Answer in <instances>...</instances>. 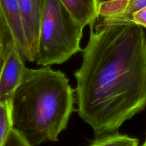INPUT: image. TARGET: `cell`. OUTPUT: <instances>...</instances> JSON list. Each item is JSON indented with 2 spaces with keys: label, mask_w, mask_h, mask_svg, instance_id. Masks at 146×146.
<instances>
[{
  "label": "cell",
  "mask_w": 146,
  "mask_h": 146,
  "mask_svg": "<svg viewBox=\"0 0 146 146\" xmlns=\"http://www.w3.org/2000/svg\"><path fill=\"white\" fill-rule=\"evenodd\" d=\"M90 29L76 96L78 115L98 137L118 133L146 106V34L133 23Z\"/></svg>",
  "instance_id": "obj_1"
},
{
  "label": "cell",
  "mask_w": 146,
  "mask_h": 146,
  "mask_svg": "<svg viewBox=\"0 0 146 146\" xmlns=\"http://www.w3.org/2000/svg\"><path fill=\"white\" fill-rule=\"evenodd\" d=\"M75 101L65 74L49 67H26L11 100L12 128L31 145L58 140L65 130Z\"/></svg>",
  "instance_id": "obj_2"
},
{
  "label": "cell",
  "mask_w": 146,
  "mask_h": 146,
  "mask_svg": "<svg viewBox=\"0 0 146 146\" xmlns=\"http://www.w3.org/2000/svg\"><path fill=\"white\" fill-rule=\"evenodd\" d=\"M84 28L60 0H44L34 62L42 67L65 62L81 51Z\"/></svg>",
  "instance_id": "obj_3"
},
{
  "label": "cell",
  "mask_w": 146,
  "mask_h": 146,
  "mask_svg": "<svg viewBox=\"0 0 146 146\" xmlns=\"http://www.w3.org/2000/svg\"><path fill=\"white\" fill-rule=\"evenodd\" d=\"M24 57L14 44L0 74V103L11 102L25 71Z\"/></svg>",
  "instance_id": "obj_4"
},
{
  "label": "cell",
  "mask_w": 146,
  "mask_h": 146,
  "mask_svg": "<svg viewBox=\"0 0 146 146\" xmlns=\"http://www.w3.org/2000/svg\"><path fill=\"white\" fill-rule=\"evenodd\" d=\"M146 7V0H113L100 3L94 24L132 23L133 15Z\"/></svg>",
  "instance_id": "obj_5"
},
{
  "label": "cell",
  "mask_w": 146,
  "mask_h": 146,
  "mask_svg": "<svg viewBox=\"0 0 146 146\" xmlns=\"http://www.w3.org/2000/svg\"><path fill=\"white\" fill-rule=\"evenodd\" d=\"M18 3L30 54L34 62L36 55L44 0H18Z\"/></svg>",
  "instance_id": "obj_6"
},
{
  "label": "cell",
  "mask_w": 146,
  "mask_h": 146,
  "mask_svg": "<svg viewBox=\"0 0 146 146\" xmlns=\"http://www.w3.org/2000/svg\"><path fill=\"white\" fill-rule=\"evenodd\" d=\"M0 9L21 54L25 60L32 62L23 26L18 0H0Z\"/></svg>",
  "instance_id": "obj_7"
},
{
  "label": "cell",
  "mask_w": 146,
  "mask_h": 146,
  "mask_svg": "<svg viewBox=\"0 0 146 146\" xmlns=\"http://www.w3.org/2000/svg\"><path fill=\"white\" fill-rule=\"evenodd\" d=\"M72 17L84 27L94 24L98 16V0H60Z\"/></svg>",
  "instance_id": "obj_8"
},
{
  "label": "cell",
  "mask_w": 146,
  "mask_h": 146,
  "mask_svg": "<svg viewBox=\"0 0 146 146\" xmlns=\"http://www.w3.org/2000/svg\"><path fill=\"white\" fill-rule=\"evenodd\" d=\"M16 44L9 27L0 9V74L9 53Z\"/></svg>",
  "instance_id": "obj_9"
},
{
  "label": "cell",
  "mask_w": 146,
  "mask_h": 146,
  "mask_svg": "<svg viewBox=\"0 0 146 146\" xmlns=\"http://www.w3.org/2000/svg\"><path fill=\"white\" fill-rule=\"evenodd\" d=\"M89 146H138V140L115 133L98 137Z\"/></svg>",
  "instance_id": "obj_10"
},
{
  "label": "cell",
  "mask_w": 146,
  "mask_h": 146,
  "mask_svg": "<svg viewBox=\"0 0 146 146\" xmlns=\"http://www.w3.org/2000/svg\"><path fill=\"white\" fill-rule=\"evenodd\" d=\"M11 106V102L0 103V146L4 145L12 128Z\"/></svg>",
  "instance_id": "obj_11"
},
{
  "label": "cell",
  "mask_w": 146,
  "mask_h": 146,
  "mask_svg": "<svg viewBox=\"0 0 146 146\" xmlns=\"http://www.w3.org/2000/svg\"><path fill=\"white\" fill-rule=\"evenodd\" d=\"M3 146H33L14 128H11Z\"/></svg>",
  "instance_id": "obj_12"
},
{
  "label": "cell",
  "mask_w": 146,
  "mask_h": 146,
  "mask_svg": "<svg viewBox=\"0 0 146 146\" xmlns=\"http://www.w3.org/2000/svg\"><path fill=\"white\" fill-rule=\"evenodd\" d=\"M132 23L146 29V7L133 15Z\"/></svg>",
  "instance_id": "obj_13"
},
{
  "label": "cell",
  "mask_w": 146,
  "mask_h": 146,
  "mask_svg": "<svg viewBox=\"0 0 146 146\" xmlns=\"http://www.w3.org/2000/svg\"><path fill=\"white\" fill-rule=\"evenodd\" d=\"M113 1V0H98L100 3H103V2H106V1Z\"/></svg>",
  "instance_id": "obj_14"
},
{
  "label": "cell",
  "mask_w": 146,
  "mask_h": 146,
  "mask_svg": "<svg viewBox=\"0 0 146 146\" xmlns=\"http://www.w3.org/2000/svg\"><path fill=\"white\" fill-rule=\"evenodd\" d=\"M142 146H146V140H145V142H144L143 144L142 145Z\"/></svg>",
  "instance_id": "obj_15"
}]
</instances>
